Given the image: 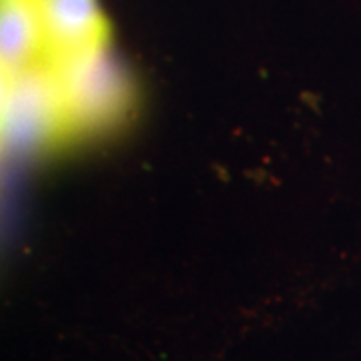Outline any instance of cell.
<instances>
[{
    "label": "cell",
    "instance_id": "obj_1",
    "mask_svg": "<svg viewBox=\"0 0 361 361\" xmlns=\"http://www.w3.org/2000/svg\"><path fill=\"white\" fill-rule=\"evenodd\" d=\"M51 68L61 92L68 137L111 129L127 115L133 99L129 77L106 47Z\"/></svg>",
    "mask_w": 361,
    "mask_h": 361
},
{
    "label": "cell",
    "instance_id": "obj_2",
    "mask_svg": "<svg viewBox=\"0 0 361 361\" xmlns=\"http://www.w3.org/2000/svg\"><path fill=\"white\" fill-rule=\"evenodd\" d=\"M68 137L63 101L49 65L2 77V145L14 157L42 153Z\"/></svg>",
    "mask_w": 361,
    "mask_h": 361
},
{
    "label": "cell",
    "instance_id": "obj_3",
    "mask_svg": "<svg viewBox=\"0 0 361 361\" xmlns=\"http://www.w3.org/2000/svg\"><path fill=\"white\" fill-rule=\"evenodd\" d=\"M47 65L104 49L109 26L97 0H37Z\"/></svg>",
    "mask_w": 361,
    "mask_h": 361
},
{
    "label": "cell",
    "instance_id": "obj_4",
    "mask_svg": "<svg viewBox=\"0 0 361 361\" xmlns=\"http://www.w3.org/2000/svg\"><path fill=\"white\" fill-rule=\"evenodd\" d=\"M0 61L2 77L47 65L37 0H2Z\"/></svg>",
    "mask_w": 361,
    "mask_h": 361
}]
</instances>
